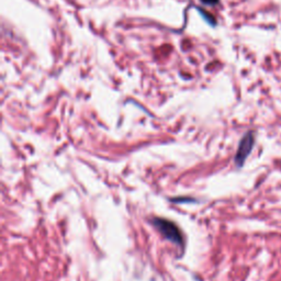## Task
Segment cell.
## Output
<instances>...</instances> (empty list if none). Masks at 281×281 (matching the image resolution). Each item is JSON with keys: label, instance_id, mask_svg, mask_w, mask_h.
I'll use <instances>...</instances> for the list:
<instances>
[{"label": "cell", "instance_id": "cell-3", "mask_svg": "<svg viewBox=\"0 0 281 281\" xmlns=\"http://www.w3.org/2000/svg\"><path fill=\"white\" fill-rule=\"evenodd\" d=\"M198 11L200 12V14L202 15V18H204L208 23H210V24H212V25H215V24H216L215 19H214V17H213V15H212L211 13H208V12L205 11V10H201V9H199V8H198Z\"/></svg>", "mask_w": 281, "mask_h": 281}, {"label": "cell", "instance_id": "cell-1", "mask_svg": "<svg viewBox=\"0 0 281 281\" xmlns=\"http://www.w3.org/2000/svg\"><path fill=\"white\" fill-rule=\"evenodd\" d=\"M152 224L157 228V231L169 242L177 244V245H184V237L181 235L179 227L177 226L174 222L162 217H153Z\"/></svg>", "mask_w": 281, "mask_h": 281}, {"label": "cell", "instance_id": "cell-4", "mask_svg": "<svg viewBox=\"0 0 281 281\" xmlns=\"http://www.w3.org/2000/svg\"><path fill=\"white\" fill-rule=\"evenodd\" d=\"M200 1L206 4V6H210V7H214L216 4H218L220 0H200Z\"/></svg>", "mask_w": 281, "mask_h": 281}, {"label": "cell", "instance_id": "cell-2", "mask_svg": "<svg viewBox=\"0 0 281 281\" xmlns=\"http://www.w3.org/2000/svg\"><path fill=\"white\" fill-rule=\"evenodd\" d=\"M254 144H255V135L253 132H247L242 138V140H239L235 158H234V162H235L238 167H241V166H243V164L245 163L246 158L252 152Z\"/></svg>", "mask_w": 281, "mask_h": 281}]
</instances>
